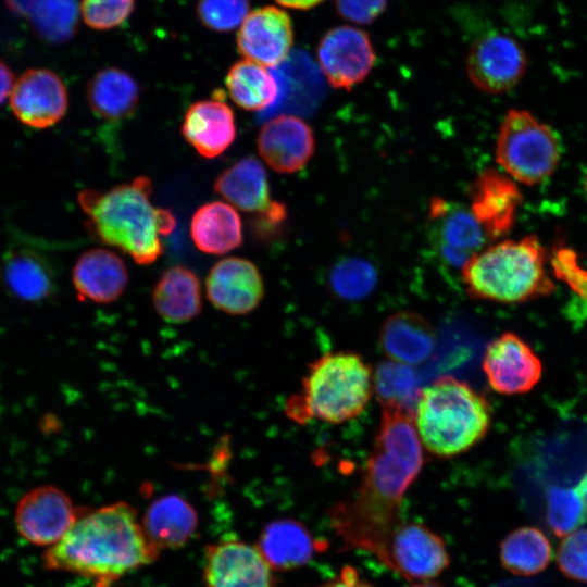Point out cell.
I'll use <instances>...</instances> for the list:
<instances>
[{
  "label": "cell",
  "instance_id": "obj_18",
  "mask_svg": "<svg viewBox=\"0 0 587 587\" xmlns=\"http://www.w3.org/2000/svg\"><path fill=\"white\" fill-rule=\"evenodd\" d=\"M205 290L214 308L232 315L248 314L260 304L264 295L262 275L251 261L229 257L210 270Z\"/></svg>",
  "mask_w": 587,
  "mask_h": 587
},
{
  "label": "cell",
  "instance_id": "obj_41",
  "mask_svg": "<svg viewBox=\"0 0 587 587\" xmlns=\"http://www.w3.org/2000/svg\"><path fill=\"white\" fill-rule=\"evenodd\" d=\"M319 587H375L367 580L360 577L359 573L352 566H345L339 574L320 585Z\"/></svg>",
  "mask_w": 587,
  "mask_h": 587
},
{
  "label": "cell",
  "instance_id": "obj_16",
  "mask_svg": "<svg viewBox=\"0 0 587 587\" xmlns=\"http://www.w3.org/2000/svg\"><path fill=\"white\" fill-rule=\"evenodd\" d=\"M67 91L62 79L52 71L32 68L14 83L10 107L15 117L33 128L57 124L67 110Z\"/></svg>",
  "mask_w": 587,
  "mask_h": 587
},
{
  "label": "cell",
  "instance_id": "obj_15",
  "mask_svg": "<svg viewBox=\"0 0 587 587\" xmlns=\"http://www.w3.org/2000/svg\"><path fill=\"white\" fill-rule=\"evenodd\" d=\"M204 587H274L272 567L257 546L229 538L205 549Z\"/></svg>",
  "mask_w": 587,
  "mask_h": 587
},
{
  "label": "cell",
  "instance_id": "obj_17",
  "mask_svg": "<svg viewBox=\"0 0 587 587\" xmlns=\"http://www.w3.org/2000/svg\"><path fill=\"white\" fill-rule=\"evenodd\" d=\"M467 196L469 209L488 239H498L511 230L522 201L513 178L495 168H486L471 183Z\"/></svg>",
  "mask_w": 587,
  "mask_h": 587
},
{
  "label": "cell",
  "instance_id": "obj_8",
  "mask_svg": "<svg viewBox=\"0 0 587 587\" xmlns=\"http://www.w3.org/2000/svg\"><path fill=\"white\" fill-rule=\"evenodd\" d=\"M427 234L439 260L460 268L484 249L488 239L469 208L437 197L429 203Z\"/></svg>",
  "mask_w": 587,
  "mask_h": 587
},
{
  "label": "cell",
  "instance_id": "obj_43",
  "mask_svg": "<svg viewBox=\"0 0 587 587\" xmlns=\"http://www.w3.org/2000/svg\"><path fill=\"white\" fill-rule=\"evenodd\" d=\"M35 1L36 0H5L7 5L11 11L23 15L29 13Z\"/></svg>",
  "mask_w": 587,
  "mask_h": 587
},
{
  "label": "cell",
  "instance_id": "obj_9",
  "mask_svg": "<svg viewBox=\"0 0 587 587\" xmlns=\"http://www.w3.org/2000/svg\"><path fill=\"white\" fill-rule=\"evenodd\" d=\"M466 73L479 90L500 95L513 89L524 77L527 57L511 36L489 33L477 39L466 55Z\"/></svg>",
  "mask_w": 587,
  "mask_h": 587
},
{
  "label": "cell",
  "instance_id": "obj_2",
  "mask_svg": "<svg viewBox=\"0 0 587 587\" xmlns=\"http://www.w3.org/2000/svg\"><path fill=\"white\" fill-rule=\"evenodd\" d=\"M158 554L137 511L120 501L80 509L66 534L45 552L42 564L49 571L87 578L93 587H112Z\"/></svg>",
  "mask_w": 587,
  "mask_h": 587
},
{
  "label": "cell",
  "instance_id": "obj_14",
  "mask_svg": "<svg viewBox=\"0 0 587 587\" xmlns=\"http://www.w3.org/2000/svg\"><path fill=\"white\" fill-rule=\"evenodd\" d=\"M317 60L327 82L334 88L349 91L366 78L376 55L365 32L342 25L332 28L322 37Z\"/></svg>",
  "mask_w": 587,
  "mask_h": 587
},
{
  "label": "cell",
  "instance_id": "obj_31",
  "mask_svg": "<svg viewBox=\"0 0 587 587\" xmlns=\"http://www.w3.org/2000/svg\"><path fill=\"white\" fill-rule=\"evenodd\" d=\"M226 87L233 101L241 109L261 111L270 108L279 95L273 73L250 60L233 64L226 75Z\"/></svg>",
  "mask_w": 587,
  "mask_h": 587
},
{
  "label": "cell",
  "instance_id": "obj_34",
  "mask_svg": "<svg viewBox=\"0 0 587 587\" xmlns=\"http://www.w3.org/2000/svg\"><path fill=\"white\" fill-rule=\"evenodd\" d=\"M28 15L41 39L62 43L76 30L78 7L76 0H36Z\"/></svg>",
  "mask_w": 587,
  "mask_h": 587
},
{
  "label": "cell",
  "instance_id": "obj_11",
  "mask_svg": "<svg viewBox=\"0 0 587 587\" xmlns=\"http://www.w3.org/2000/svg\"><path fill=\"white\" fill-rule=\"evenodd\" d=\"M482 366L490 388L503 396L530 391L544 371L538 354L513 332H504L488 344Z\"/></svg>",
  "mask_w": 587,
  "mask_h": 587
},
{
  "label": "cell",
  "instance_id": "obj_23",
  "mask_svg": "<svg viewBox=\"0 0 587 587\" xmlns=\"http://www.w3.org/2000/svg\"><path fill=\"white\" fill-rule=\"evenodd\" d=\"M378 340L388 360L412 366L429 359L436 345V334L421 314L399 311L384 321Z\"/></svg>",
  "mask_w": 587,
  "mask_h": 587
},
{
  "label": "cell",
  "instance_id": "obj_46",
  "mask_svg": "<svg viewBox=\"0 0 587 587\" xmlns=\"http://www.w3.org/2000/svg\"><path fill=\"white\" fill-rule=\"evenodd\" d=\"M585 190H586V193H587V175H586V178H585Z\"/></svg>",
  "mask_w": 587,
  "mask_h": 587
},
{
  "label": "cell",
  "instance_id": "obj_22",
  "mask_svg": "<svg viewBox=\"0 0 587 587\" xmlns=\"http://www.w3.org/2000/svg\"><path fill=\"white\" fill-rule=\"evenodd\" d=\"M220 97L191 104L183 121L182 133L189 145L204 158L223 153L236 137L235 116Z\"/></svg>",
  "mask_w": 587,
  "mask_h": 587
},
{
  "label": "cell",
  "instance_id": "obj_10",
  "mask_svg": "<svg viewBox=\"0 0 587 587\" xmlns=\"http://www.w3.org/2000/svg\"><path fill=\"white\" fill-rule=\"evenodd\" d=\"M79 510L62 489L41 485L20 499L14 523L18 535L27 542L51 547L71 528Z\"/></svg>",
  "mask_w": 587,
  "mask_h": 587
},
{
  "label": "cell",
  "instance_id": "obj_32",
  "mask_svg": "<svg viewBox=\"0 0 587 587\" xmlns=\"http://www.w3.org/2000/svg\"><path fill=\"white\" fill-rule=\"evenodd\" d=\"M374 394L382 409H399L413 415L421 387L411 365L386 360L373 374Z\"/></svg>",
  "mask_w": 587,
  "mask_h": 587
},
{
  "label": "cell",
  "instance_id": "obj_40",
  "mask_svg": "<svg viewBox=\"0 0 587 587\" xmlns=\"http://www.w3.org/2000/svg\"><path fill=\"white\" fill-rule=\"evenodd\" d=\"M338 13L357 24H369L386 9L387 0H335Z\"/></svg>",
  "mask_w": 587,
  "mask_h": 587
},
{
  "label": "cell",
  "instance_id": "obj_42",
  "mask_svg": "<svg viewBox=\"0 0 587 587\" xmlns=\"http://www.w3.org/2000/svg\"><path fill=\"white\" fill-rule=\"evenodd\" d=\"M14 86V74L10 67L0 60V105L11 95Z\"/></svg>",
  "mask_w": 587,
  "mask_h": 587
},
{
  "label": "cell",
  "instance_id": "obj_44",
  "mask_svg": "<svg viewBox=\"0 0 587 587\" xmlns=\"http://www.w3.org/2000/svg\"><path fill=\"white\" fill-rule=\"evenodd\" d=\"M322 1L323 0H276V2L284 7L301 10L311 9Z\"/></svg>",
  "mask_w": 587,
  "mask_h": 587
},
{
  "label": "cell",
  "instance_id": "obj_7",
  "mask_svg": "<svg viewBox=\"0 0 587 587\" xmlns=\"http://www.w3.org/2000/svg\"><path fill=\"white\" fill-rule=\"evenodd\" d=\"M560 158V140L548 124L526 110L507 112L496 140V160L507 175L538 185L553 174Z\"/></svg>",
  "mask_w": 587,
  "mask_h": 587
},
{
  "label": "cell",
  "instance_id": "obj_24",
  "mask_svg": "<svg viewBox=\"0 0 587 587\" xmlns=\"http://www.w3.org/2000/svg\"><path fill=\"white\" fill-rule=\"evenodd\" d=\"M323 546L300 522L280 519L264 527L257 547L272 569L288 571L305 565Z\"/></svg>",
  "mask_w": 587,
  "mask_h": 587
},
{
  "label": "cell",
  "instance_id": "obj_26",
  "mask_svg": "<svg viewBox=\"0 0 587 587\" xmlns=\"http://www.w3.org/2000/svg\"><path fill=\"white\" fill-rule=\"evenodd\" d=\"M197 513L182 497L167 495L153 501L141 523L149 539L161 548H179L197 529Z\"/></svg>",
  "mask_w": 587,
  "mask_h": 587
},
{
  "label": "cell",
  "instance_id": "obj_19",
  "mask_svg": "<svg viewBox=\"0 0 587 587\" xmlns=\"http://www.w3.org/2000/svg\"><path fill=\"white\" fill-rule=\"evenodd\" d=\"M294 32L288 14L276 7L252 11L237 34L239 53L246 60L275 67L290 54Z\"/></svg>",
  "mask_w": 587,
  "mask_h": 587
},
{
  "label": "cell",
  "instance_id": "obj_20",
  "mask_svg": "<svg viewBox=\"0 0 587 587\" xmlns=\"http://www.w3.org/2000/svg\"><path fill=\"white\" fill-rule=\"evenodd\" d=\"M258 150L264 162L283 174L302 170L315 150L311 126L302 118L283 114L267 121L258 136Z\"/></svg>",
  "mask_w": 587,
  "mask_h": 587
},
{
  "label": "cell",
  "instance_id": "obj_37",
  "mask_svg": "<svg viewBox=\"0 0 587 587\" xmlns=\"http://www.w3.org/2000/svg\"><path fill=\"white\" fill-rule=\"evenodd\" d=\"M134 7V0H83L80 11L90 28L107 30L122 25Z\"/></svg>",
  "mask_w": 587,
  "mask_h": 587
},
{
  "label": "cell",
  "instance_id": "obj_39",
  "mask_svg": "<svg viewBox=\"0 0 587 587\" xmlns=\"http://www.w3.org/2000/svg\"><path fill=\"white\" fill-rule=\"evenodd\" d=\"M550 265L553 276L587 302V270L580 263L577 253L560 243L552 251Z\"/></svg>",
  "mask_w": 587,
  "mask_h": 587
},
{
  "label": "cell",
  "instance_id": "obj_21",
  "mask_svg": "<svg viewBox=\"0 0 587 587\" xmlns=\"http://www.w3.org/2000/svg\"><path fill=\"white\" fill-rule=\"evenodd\" d=\"M72 280L80 301L111 303L125 291L128 273L116 253L96 248L85 251L77 259Z\"/></svg>",
  "mask_w": 587,
  "mask_h": 587
},
{
  "label": "cell",
  "instance_id": "obj_5",
  "mask_svg": "<svg viewBox=\"0 0 587 587\" xmlns=\"http://www.w3.org/2000/svg\"><path fill=\"white\" fill-rule=\"evenodd\" d=\"M491 416L485 396L463 380L444 376L421 390L413 421L423 447L432 455L452 458L486 436Z\"/></svg>",
  "mask_w": 587,
  "mask_h": 587
},
{
  "label": "cell",
  "instance_id": "obj_25",
  "mask_svg": "<svg viewBox=\"0 0 587 587\" xmlns=\"http://www.w3.org/2000/svg\"><path fill=\"white\" fill-rule=\"evenodd\" d=\"M152 303L157 313L168 323L191 321L201 311V285L198 276L183 265L167 268L153 288Z\"/></svg>",
  "mask_w": 587,
  "mask_h": 587
},
{
  "label": "cell",
  "instance_id": "obj_28",
  "mask_svg": "<svg viewBox=\"0 0 587 587\" xmlns=\"http://www.w3.org/2000/svg\"><path fill=\"white\" fill-rule=\"evenodd\" d=\"M190 235L199 250L217 255L240 247L243 240L240 216L221 201L205 203L195 212Z\"/></svg>",
  "mask_w": 587,
  "mask_h": 587
},
{
  "label": "cell",
  "instance_id": "obj_33",
  "mask_svg": "<svg viewBox=\"0 0 587 587\" xmlns=\"http://www.w3.org/2000/svg\"><path fill=\"white\" fill-rule=\"evenodd\" d=\"M546 521L558 537L575 532L587 521V476L576 488H552L547 495Z\"/></svg>",
  "mask_w": 587,
  "mask_h": 587
},
{
  "label": "cell",
  "instance_id": "obj_45",
  "mask_svg": "<svg viewBox=\"0 0 587 587\" xmlns=\"http://www.w3.org/2000/svg\"><path fill=\"white\" fill-rule=\"evenodd\" d=\"M410 587H444V586L438 583L427 582V583L414 584Z\"/></svg>",
  "mask_w": 587,
  "mask_h": 587
},
{
  "label": "cell",
  "instance_id": "obj_27",
  "mask_svg": "<svg viewBox=\"0 0 587 587\" xmlns=\"http://www.w3.org/2000/svg\"><path fill=\"white\" fill-rule=\"evenodd\" d=\"M0 275L5 289L18 300L39 302L54 291V275L48 262L37 252L16 249L2 260Z\"/></svg>",
  "mask_w": 587,
  "mask_h": 587
},
{
  "label": "cell",
  "instance_id": "obj_13",
  "mask_svg": "<svg viewBox=\"0 0 587 587\" xmlns=\"http://www.w3.org/2000/svg\"><path fill=\"white\" fill-rule=\"evenodd\" d=\"M450 563L442 538L419 523H399L386 549L384 564L410 580H426L441 574Z\"/></svg>",
  "mask_w": 587,
  "mask_h": 587
},
{
  "label": "cell",
  "instance_id": "obj_4",
  "mask_svg": "<svg viewBox=\"0 0 587 587\" xmlns=\"http://www.w3.org/2000/svg\"><path fill=\"white\" fill-rule=\"evenodd\" d=\"M547 261L546 250L536 236L501 240L472 257L462 266L461 278L473 299L524 303L555 290Z\"/></svg>",
  "mask_w": 587,
  "mask_h": 587
},
{
  "label": "cell",
  "instance_id": "obj_30",
  "mask_svg": "<svg viewBox=\"0 0 587 587\" xmlns=\"http://www.w3.org/2000/svg\"><path fill=\"white\" fill-rule=\"evenodd\" d=\"M552 558L547 536L533 526H522L500 542V562L510 573L532 576L542 572Z\"/></svg>",
  "mask_w": 587,
  "mask_h": 587
},
{
  "label": "cell",
  "instance_id": "obj_1",
  "mask_svg": "<svg viewBox=\"0 0 587 587\" xmlns=\"http://www.w3.org/2000/svg\"><path fill=\"white\" fill-rule=\"evenodd\" d=\"M423 465L413 415L383 409L361 484L329 510L330 524L347 548L371 552L385 562L389 538L401 522L403 497Z\"/></svg>",
  "mask_w": 587,
  "mask_h": 587
},
{
  "label": "cell",
  "instance_id": "obj_38",
  "mask_svg": "<svg viewBox=\"0 0 587 587\" xmlns=\"http://www.w3.org/2000/svg\"><path fill=\"white\" fill-rule=\"evenodd\" d=\"M557 564L567 578L587 583V528L563 537L557 550Z\"/></svg>",
  "mask_w": 587,
  "mask_h": 587
},
{
  "label": "cell",
  "instance_id": "obj_12",
  "mask_svg": "<svg viewBox=\"0 0 587 587\" xmlns=\"http://www.w3.org/2000/svg\"><path fill=\"white\" fill-rule=\"evenodd\" d=\"M214 190L235 208L255 214L262 229L275 228L286 218V207L271 199L266 171L253 157L242 158L222 172Z\"/></svg>",
  "mask_w": 587,
  "mask_h": 587
},
{
  "label": "cell",
  "instance_id": "obj_3",
  "mask_svg": "<svg viewBox=\"0 0 587 587\" xmlns=\"http://www.w3.org/2000/svg\"><path fill=\"white\" fill-rule=\"evenodd\" d=\"M152 184L146 176L108 191L85 189L78 202L87 227L101 242L116 247L136 263H153L163 252L161 236L175 227L173 214L151 202Z\"/></svg>",
  "mask_w": 587,
  "mask_h": 587
},
{
  "label": "cell",
  "instance_id": "obj_29",
  "mask_svg": "<svg viewBox=\"0 0 587 587\" xmlns=\"http://www.w3.org/2000/svg\"><path fill=\"white\" fill-rule=\"evenodd\" d=\"M139 86L125 71L107 67L99 71L87 87V101L92 112L108 121L129 116L139 102Z\"/></svg>",
  "mask_w": 587,
  "mask_h": 587
},
{
  "label": "cell",
  "instance_id": "obj_6",
  "mask_svg": "<svg viewBox=\"0 0 587 587\" xmlns=\"http://www.w3.org/2000/svg\"><path fill=\"white\" fill-rule=\"evenodd\" d=\"M374 371L353 351H332L308 366L301 390L285 405L295 422L339 424L360 415L374 394Z\"/></svg>",
  "mask_w": 587,
  "mask_h": 587
},
{
  "label": "cell",
  "instance_id": "obj_35",
  "mask_svg": "<svg viewBox=\"0 0 587 587\" xmlns=\"http://www.w3.org/2000/svg\"><path fill=\"white\" fill-rule=\"evenodd\" d=\"M376 275L373 267L362 260H346L330 273V286L344 299H360L374 287Z\"/></svg>",
  "mask_w": 587,
  "mask_h": 587
},
{
  "label": "cell",
  "instance_id": "obj_36",
  "mask_svg": "<svg viewBox=\"0 0 587 587\" xmlns=\"http://www.w3.org/2000/svg\"><path fill=\"white\" fill-rule=\"evenodd\" d=\"M249 0H198L197 13L202 24L216 32L236 28L247 17Z\"/></svg>",
  "mask_w": 587,
  "mask_h": 587
}]
</instances>
